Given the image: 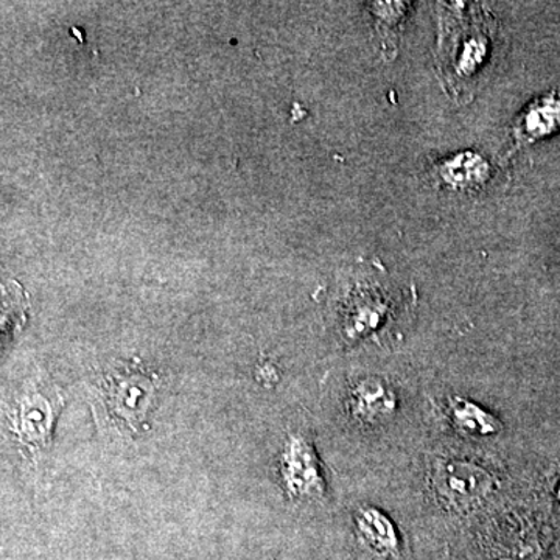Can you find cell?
Masks as SVG:
<instances>
[{"instance_id": "cell-9", "label": "cell", "mask_w": 560, "mask_h": 560, "mask_svg": "<svg viewBox=\"0 0 560 560\" xmlns=\"http://www.w3.org/2000/svg\"><path fill=\"white\" fill-rule=\"evenodd\" d=\"M452 415L456 425L464 433L474 434V436H477V434L486 436V434H492L497 431L495 419L489 412L481 410L474 401L455 397L452 400Z\"/></svg>"}, {"instance_id": "cell-7", "label": "cell", "mask_w": 560, "mask_h": 560, "mask_svg": "<svg viewBox=\"0 0 560 560\" xmlns=\"http://www.w3.org/2000/svg\"><path fill=\"white\" fill-rule=\"evenodd\" d=\"M357 525L364 539L377 550L389 551L396 548L397 537L393 523L375 508H363L357 515Z\"/></svg>"}, {"instance_id": "cell-3", "label": "cell", "mask_w": 560, "mask_h": 560, "mask_svg": "<svg viewBox=\"0 0 560 560\" xmlns=\"http://www.w3.org/2000/svg\"><path fill=\"white\" fill-rule=\"evenodd\" d=\"M282 475L291 497L315 499L324 493L318 456L302 436L290 438L282 456Z\"/></svg>"}, {"instance_id": "cell-2", "label": "cell", "mask_w": 560, "mask_h": 560, "mask_svg": "<svg viewBox=\"0 0 560 560\" xmlns=\"http://www.w3.org/2000/svg\"><path fill=\"white\" fill-rule=\"evenodd\" d=\"M62 405L58 390L32 386L25 390L16 404L11 419L13 433L21 444L32 451L46 447L50 442L51 429Z\"/></svg>"}, {"instance_id": "cell-4", "label": "cell", "mask_w": 560, "mask_h": 560, "mask_svg": "<svg viewBox=\"0 0 560 560\" xmlns=\"http://www.w3.org/2000/svg\"><path fill=\"white\" fill-rule=\"evenodd\" d=\"M441 495L455 504L477 501L489 488V477L480 467L469 463H447L436 474Z\"/></svg>"}, {"instance_id": "cell-6", "label": "cell", "mask_w": 560, "mask_h": 560, "mask_svg": "<svg viewBox=\"0 0 560 560\" xmlns=\"http://www.w3.org/2000/svg\"><path fill=\"white\" fill-rule=\"evenodd\" d=\"M489 39L485 33L475 32L474 36L458 35V39H451V47H447L448 57L445 58V70L447 79H475L477 70L486 62V55L489 51Z\"/></svg>"}, {"instance_id": "cell-1", "label": "cell", "mask_w": 560, "mask_h": 560, "mask_svg": "<svg viewBox=\"0 0 560 560\" xmlns=\"http://www.w3.org/2000/svg\"><path fill=\"white\" fill-rule=\"evenodd\" d=\"M158 381L147 371L125 368L97 383L94 408L103 425L120 434H136L156 400Z\"/></svg>"}, {"instance_id": "cell-8", "label": "cell", "mask_w": 560, "mask_h": 560, "mask_svg": "<svg viewBox=\"0 0 560 560\" xmlns=\"http://www.w3.org/2000/svg\"><path fill=\"white\" fill-rule=\"evenodd\" d=\"M560 127V95H548L536 105L530 106L525 119L522 120V130L529 138H541L550 135Z\"/></svg>"}, {"instance_id": "cell-5", "label": "cell", "mask_w": 560, "mask_h": 560, "mask_svg": "<svg viewBox=\"0 0 560 560\" xmlns=\"http://www.w3.org/2000/svg\"><path fill=\"white\" fill-rule=\"evenodd\" d=\"M396 396L381 378H364L353 386L350 410L363 422L385 420L396 410Z\"/></svg>"}]
</instances>
